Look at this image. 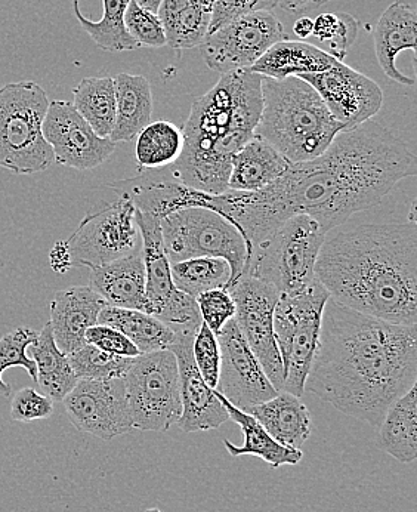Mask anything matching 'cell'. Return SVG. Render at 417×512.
<instances>
[{
  "label": "cell",
  "instance_id": "obj_28",
  "mask_svg": "<svg viewBox=\"0 0 417 512\" xmlns=\"http://www.w3.org/2000/svg\"><path fill=\"white\" fill-rule=\"evenodd\" d=\"M216 0H163L159 15L166 45L176 51L196 48L205 42Z\"/></svg>",
  "mask_w": 417,
  "mask_h": 512
},
{
  "label": "cell",
  "instance_id": "obj_16",
  "mask_svg": "<svg viewBox=\"0 0 417 512\" xmlns=\"http://www.w3.org/2000/svg\"><path fill=\"white\" fill-rule=\"evenodd\" d=\"M42 132L54 153V163L77 171L98 168L116 151L117 144L98 137L69 101L49 103Z\"/></svg>",
  "mask_w": 417,
  "mask_h": 512
},
{
  "label": "cell",
  "instance_id": "obj_24",
  "mask_svg": "<svg viewBox=\"0 0 417 512\" xmlns=\"http://www.w3.org/2000/svg\"><path fill=\"white\" fill-rule=\"evenodd\" d=\"M135 218L141 233L142 259L145 267V296L150 304L151 316H156L160 308L178 292L171 274V262L163 245L159 218L141 214L135 209Z\"/></svg>",
  "mask_w": 417,
  "mask_h": 512
},
{
  "label": "cell",
  "instance_id": "obj_1",
  "mask_svg": "<svg viewBox=\"0 0 417 512\" xmlns=\"http://www.w3.org/2000/svg\"><path fill=\"white\" fill-rule=\"evenodd\" d=\"M416 174V154L406 141L369 120L342 131L321 156L293 163L264 190L208 194L203 208L236 225L250 256L253 246L289 218L308 215L329 233Z\"/></svg>",
  "mask_w": 417,
  "mask_h": 512
},
{
  "label": "cell",
  "instance_id": "obj_38",
  "mask_svg": "<svg viewBox=\"0 0 417 512\" xmlns=\"http://www.w3.org/2000/svg\"><path fill=\"white\" fill-rule=\"evenodd\" d=\"M39 332L21 326L0 338V394L3 397H11V387L2 379L3 372L9 367H23L27 370L30 378L37 381L36 363L27 354L30 345L35 344Z\"/></svg>",
  "mask_w": 417,
  "mask_h": 512
},
{
  "label": "cell",
  "instance_id": "obj_30",
  "mask_svg": "<svg viewBox=\"0 0 417 512\" xmlns=\"http://www.w3.org/2000/svg\"><path fill=\"white\" fill-rule=\"evenodd\" d=\"M416 385L391 404L379 425L378 446L401 464L417 458Z\"/></svg>",
  "mask_w": 417,
  "mask_h": 512
},
{
  "label": "cell",
  "instance_id": "obj_17",
  "mask_svg": "<svg viewBox=\"0 0 417 512\" xmlns=\"http://www.w3.org/2000/svg\"><path fill=\"white\" fill-rule=\"evenodd\" d=\"M216 338L221 348V370L216 391L221 396L246 412L250 407L268 402L280 393L265 375L236 320L225 323Z\"/></svg>",
  "mask_w": 417,
  "mask_h": 512
},
{
  "label": "cell",
  "instance_id": "obj_11",
  "mask_svg": "<svg viewBox=\"0 0 417 512\" xmlns=\"http://www.w3.org/2000/svg\"><path fill=\"white\" fill-rule=\"evenodd\" d=\"M116 197L94 206L66 240L71 267L92 270L141 252L135 206L125 197Z\"/></svg>",
  "mask_w": 417,
  "mask_h": 512
},
{
  "label": "cell",
  "instance_id": "obj_13",
  "mask_svg": "<svg viewBox=\"0 0 417 512\" xmlns=\"http://www.w3.org/2000/svg\"><path fill=\"white\" fill-rule=\"evenodd\" d=\"M236 304V320L243 338L277 391H283L284 367L274 333V310L280 293L250 276L227 289Z\"/></svg>",
  "mask_w": 417,
  "mask_h": 512
},
{
  "label": "cell",
  "instance_id": "obj_26",
  "mask_svg": "<svg viewBox=\"0 0 417 512\" xmlns=\"http://www.w3.org/2000/svg\"><path fill=\"white\" fill-rule=\"evenodd\" d=\"M116 86V123L110 140L131 143L153 120V92L147 77L120 73L114 77Z\"/></svg>",
  "mask_w": 417,
  "mask_h": 512
},
{
  "label": "cell",
  "instance_id": "obj_25",
  "mask_svg": "<svg viewBox=\"0 0 417 512\" xmlns=\"http://www.w3.org/2000/svg\"><path fill=\"white\" fill-rule=\"evenodd\" d=\"M290 163L262 138L253 135L231 160L228 190L253 191L264 190L278 180L289 168Z\"/></svg>",
  "mask_w": 417,
  "mask_h": 512
},
{
  "label": "cell",
  "instance_id": "obj_36",
  "mask_svg": "<svg viewBox=\"0 0 417 512\" xmlns=\"http://www.w3.org/2000/svg\"><path fill=\"white\" fill-rule=\"evenodd\" d=\"M171 274L175 288L194 299L213 289H228L231 283L230 264L225 259L212 256L171 264Z\"/></svg>",
  "mask_w": 417,
  "mask_h": 512
},
{
  "label": "cell",
  "instance_id": "obj_20",
  "mask_svg": "<svg viewBox=\"0 0 417 512\" xmlns=\"http://www.w3.org/2000/svg\"><path fill=\"white\" fill-rule=\"evenodd\" d=\"M105 301L91 286H73L55 293L51 301V325L55 344L64 354L86 344V330L98 325Z\"/></svg>",
  "mask_w": 417,
  "mask_h": 512
},
{
  "label": "cell",
  "instance_id": "obj_4",
  "mask_svg": "<svg viewBox=\"0 0 417 512\" xmlns=\"http://www.w3.org/2000/svg\"><path fill=\"white\" fill-rule=\"evenodd\" d=\"M262 76L250 69L221 74L194 101L182 129L184 146L171 165L178 180L208 194L228 190L231 160L252 140L262 111Z\"/></svg>",
  "mask_w": 417,
  "mask_h": 512
},
{
  "label": "cell",
  "instance_id": "obj_19",
  "mask_svg": "<svg viewBox=\"0 0 417 512\" xmlns=\"http://www.w3.org/2000/svg\"><path fill=\"white\" fill-rule=\"evenodd\" d=\"M116 196L125 197L141 214L160 221L182 209L199 208L203 191L187 187L178 180L171 166L148 169L138 177L108 184Z\"/></svg>",
  "mask_w": 417,
  "mask_h": 512
},
{
  "label": "cell",
  "instance_id": "obj_15",
  "mask_svg": "<svg viewBox=\"0 0 417 512\" xmlns=\"http://www.w3.org/2000/svg\"><path fill=\"white\" fill-rule=\"evenodd\" d=\"M296 77L313 86L327 110L344 126L345 131L369 122L382 109L381 86L342 61H336L326 72Z\"/></svg>",
  "mask_w": 417,
  "mask_h": 512
},
{
  "label": "cell",
  "instance_id": "obj_10",
  "mask_svg": "<svg viewBox=\"0 0 417 512\" xmlns=\"http://www.w3.org/2000/svg\"><path fill=\"white\" fill-rule=\"evenodd\" d=\"M134 430L166 433L182 413L178 362L171 350L141 354L125 375Z\"/></svg>",
  "mask_w": 417,
  "mask_h": 512
},
{
  "label": "cell",
  "instance_id": "obj_39",
  "mask_svg": "<svg viewBox=\"0 0 417 512\" xmlns=\"http://www.w3.org/2000/svg\"><path fill=\"white\" fill-rule=\"evenodd\" d=\"M313 35L321 42H330L333 57L342 61L357 39L358 21L345 12L321 14L314 20Z\"/></svg>",
  "mask_w": 417,
  "mask_h": 512
},
{
  "label": "cell",
  "instance_id": "obj_40",
  "mask_svg": "<svg viewBox=\"0 0 417 512\" xmlns=\"http://www.w3.org/2000/svg\"><path fill=\"white\" fill-rule=\"evenodd\" d=\"M125 27L139 48H162L166 45L165 29L159 15L142 8L135 0H131L126 8Z\"/></svg>",
  "mask_w": 417,
  "mask_h": 512
},
{
  "label": "cell",
  "instance_id": "obj_3",
  "mask_svg": "<svg viewBox=\"0 0 417 512\" xmlns=\"http://www.w3.org/2000/svg\"><path fill=\"white\" fill-rule=\"evenodd\" d=\"M364 224L326 237L315 277L339 304L395 325H417V220Z\"/></svg>",
  "mask_w": 417,
  "mask_h": 512
},
{
  "label": "cell",
  "instance_id": "obj_47",
  "mask_svg": "<svg viewBox=\"0 0 417 512\" xmlns=\"http://www.w3.org/2000/svg\"><path fill=\"white\" fill-rule=\"evenodd\" d=\"M330 0H278V5L289 14H305L326 5Z\"/></svg>",
  "mask_w": 417,
  "mask_h": 512
},
{
  "label": "cell",
  "instance_id": "obj_27",
  "mask_svg": "<svg viewBox=\"0 0 417 512\" xmlns=\"http://www.w3.org/2000/svg\"><path fill=\"white\" fill-rule=\"evenodd\" d=\"M336 61L338 58L311 43L287 39L271 46L250 70L264 77L283 80L301 74L326 72Z\"/></svg>",
  "mask_w": 417,
  "mask_h": 512
},
{
  "label": "cell",
  "instance_id": "obj_14",
  "mask_svg": "<svg viewBox=\"0 0 417 512\" xmlns=\"http://www.w3.org/2000/svg\"><path fill=\"white\" fill-rule=\"evenodd\" d=\"M63 403L71 424L80 433L110 441L134 430L125 378L79 379Z\"/></svg>",
  "mask_w": 417,
  "mask_h": 512
},
{
  "label": "cell",
  "instance_id": "obj_33",
  "mask_svg": "<svg viewBox=\"0 0 417 512\" xmlns=\"http://www.w3.org/2000/svg\"><path fill=\"white\" fill-rule=\"evenodd\" d=\"M73 107L101 138H110L116 123L114 77H85L73 88Z\"/></svg>",
  "mask_w": 417,
  "mask_h": 512
},
{
  "label": "cell",
  "instance_id": "obj_46",
  "mask_svg": "<svg viewBox=\"0 0 417 512\" xmlns=\"http://www.w3.org/2000/svg\"><path fill=\"white\" fill-rule=\"evenodd\" d=\"M49 264L52 270L58 274L67 273L71 267V256L67 248L66 240L55 243L54 248L49 252Z\"/></svg>",
  "mask_w": 417,
  "mask_h": 512
},
{
  "label": "cell",
  "instance_id": "obj_48",
  "mask_svg": "<svg viewBox=\"0 0 417 512\" xmlns=\"http://www.w3.org/2000/svg\"><path fill=\"white\" fill-rule=\"evenodd\" d=\"M313 30L314 20H311L310 17L299 18V20H296V23L293 24V35L301 40L308 39V37L313 35Z\"/></svg>",
  "mask_w": 417,
  "mask_h": 512
},
{
  "label": "cell",
  "instance_id": "obj_23",
  "mask_svg": "<svg viewBox=\"0 0 417 512\" xmlns=\"http://www.w3.org/2000/svg\"><path fill=\"white\" fill-rule=\"evenodd\" d=\"M267 433L283 446L301 449L313 433L310 410L301 397L280 391L268 402L256 404L246 410Z\"/></svg>",
  "mask_w": 417,
  "mask_h": 512
},
{
  "label": "cell",
  "instance_id": "obj_50",
  "mask_svg": "<svg viewBox=\"0 0 417 512\" xmlns=\"http://www.w3.org/2000/svg\"><path fill=\"white\" fill-rule=\"evenodd\" d=\"M144 512H162L159 510V508H148V510H145Z\"/></svg>",
  "mask_w": 417,
  "mask_h": 512
},
{
  "label": "cell",
  "instance_id": "obj_7",
  "mask_svg": "<svg viewBox=\"0 0 417 512\" xmlns=\"http://www.w3.org/2000/svg\"><path fill=\"white\" fill-rule=\"evenodd\" d=\"M49 103L45 89L33 80L0 88V168L15 175L51 168L54 153L42 132Z\"/></svg>",
  "mask_w": 417,
  "mask_h": 512
},
{
  "label": "cell",
  "instance_id": "obj_29",
  "mask_svg": "<svg viewBox=\"0 0 417 512\" xmlns=\"http://www.w3.org/2000/svg\"><path fill=\"white\" fill-rule=\"evenodd\" d=\"M216 396L227 410L230 419H233L243 431L244 443L242 446H236L230 440L224 439L225 449L233 458H240L244 455L255 456V458L267 462L274 470H278L283 465H296L302 461L304 453L301 449H293V447L278 443L250 413L233 406L218 391H216Z\"/></svg>",
  "mask_w": 417,
  "mask_h": 512
},
{
  "label": "cell",
  "instance_id": "obj_35",
  "mask_svg": "<svg viewBox=\"0 0 417 512\" xmlns=\"http://www.w3.org/2000/svg\"><path fill=\"white\" fill-rule=\"evenodd\" d=\"M135 157L139 169H162L174 165L184 146L182 131L174 123L151 122L139 132Z\"/></svg>",
  "mask_w": 417,
  "mask_h": 512
},
{
  "label": "cell",
  "instance_id": "obj_41",
  "mask_svg": "<svg viewBox=\"0 0 417 512\" xmlns=\"http://www.w3.org/2000/svg\"><path fill=\"white\" fill-rule=\"evenodd\" d=\"M193 357L200 375L212 390H216L221 370V348L218 338L202 323L193 341Z\"/></svg>",
  "mask_w": 417,
  "mask_h": 512
},
{
  "label": "cell",
  "instance_id": "obj_43",
  "mask_svg": "<svg viewBox=\"0 0 417 512\" xmlns=\"http://www.w3.org/2000/svg\"><path fill=\"white\" fill-rule=\"evenodd\" d=\"M54 413V400L46 394L39 393L36 388L26 387L18 390L12 397L11 418L23 424L45 421Z\"/></svg>",
  "mask_w": 417,
  "mask_h": 512
},
{
  "label": "cell",
  "instance_id": "obj_21",
  "mask_svg": "<svg viewBox=\"0 0 417 512\" xmlns=\"http://www.w3.org/2000/svg\"><path fill=\"white\" fill-rule=\"evenodd\" d=\"M416 36L417 0H395L383 12L373 30L379 66L389 79L400 85H415L413 77L398 70L397 57L403 51H412L416 57Z\"/></svg>",
  "mask_w": 417,
  "mask_h": 512
},
{
  "label": "cell",
  "instance_id": "obj_9",
  "mask_svg": "<svg viewBox=\"0 0 417 512\" xmlns=\"http://www.w3.org/2000/svg\"><path fill=\"white\" fill-rule=\"evenodd\" d=\"M160 230L171 264L212 256L230 264V286L243 276L249 259L246 242L236 225L222 215L205 208L182 209L163 218Z\"/></svg>",
  "mask_w": 417,
  "mask_h": 512
},
{
  "label": "cell",
  "instance_id": "obj_6",
  "mask_svg": "<svg viewBox=\"0 0 417 512\" xmlns=\"http://www.w3.org/2000/svg\"><path fill=\"white\" fill-rule=\"evenodd\" d=\"M326 237L308 215L289 218L253 246L243 276L273 286L280 295H298L317 280L315 264Z\"/></svg>",
  "mask_w": 417,
  "mask_h": 512
},
{
  "label": "cell",
  "instance_id": "obj_5",
  "mask_svg": "<svg viewBox=\"0 0 417 512\" xmlns=\"http://www.w3.org/2000/svg\"><path fill=\"white\" fill-rule=\"evenodd\" d=\"M261 88L262 111L255 135L276 148L290 165L321 156L345 131L305 80L262 76Z\"/></svg>",
  "mask_w": 417,
  "mask_h": 512
},
{
  "label": "cell",
  "instance_id": "obj_45",
  "mask_svg": "<svg viewBox=\"0 0 417 512\" xmlns=\"http://www.w3.org/2000/svg\"><path fill=\"white\" fill-rule=\"evenodd\" d=\"M278 0H216L209 33L215 32L233 18L255 11H273Z\"/></svg>",
  "mask_w": 417,
  "mask_h": 512
},
{
  "label": "cell",
  "instance_id": "obj_12",
  "mask_svg": "<svg viewBox=\"0 0 417 512\" xmlns=\"http://www.w3.org/2000/svg\"><path fill=\"white\" fill-rule=\"evenodd\" d=\"M289 39L271 11L240 15L209 33L202 48L203 61L219 74L252 69L253 64L278 42Z\"/></svg>",
  "mask_w": 417,
  "mask_h": 512
},
{
  "label": "cell",
  "instance_id": "obj_49",
  "mask_svg": "<svg viewBox=\"0 0 417 512\" xmlns=\"http://www.w3.org/2000/svg\"><path fill=\"white\" fill-rule=\"evenodd\" d=\"M135 2H137L139 6H142V8L148 9V11L151 12H156L157 14L160 3H162L163 0H135Z\"/></svg>",
  "mask_w": 417,
  "mask_h": 512
},
{
  "label": "cell",
  "instance_id": "obj_18",
  "mask_svg": "<svg viewBox=\"0 0 417 512\" xmlns=\"http://www.w3.org/2000/svg\"><path fill=\"white\" fill-rule=\"evenodd\" d=\"M194 336H176L174 344L169 348L178 362L182 404V413L176 424L185 434L216 430L230 419L216 391L206 384L194 363Z\"/></svg>",
  "mask_w": 417,
  "mask_h": 512
},
{
  "label": "cell",
  "instance_id": "obj_8",
  "mask_svg": "<svg viewBox=\"0 0 417 512\" xmlns=\"http://www.w3.org/2000/svg\"><path fill=\"white\" fill-rule=\"evenodd\" d=\"M330 295L318 280L298 295H280L274 333L284 367L283 391L301 397L318 347L321 319Z\"/></svg>",
  "mask_w": 417,
  "mask_h": 512
},
{
  "label": "cell",
  "instance_id": "obj_37",
  "mask_svg": "<svg viewBox=\"0 0 417 512\" xmlns=\"http://www.w3.org/2000/svg\"><path fill=\"white\" fill-rule=\"evenodd\" d=\"M134 360L135 357L105 353L91 344H85L69 354L71 369L79 379L125 378Z\"/></svg>",
  "mask_w": 417,
  "mask_h": 512
},
{
  "label": "cell",
  "instance_id": "obj_42",
  "mask_svg": "<svg viewBox=\"0 0 417 512\" xmlns=\"http://www.w3.org/2000/svg\"><path fill=\"white\" fill-rule=\"evenodd\" d=\"M196 301L203 323L215 335L221 332L225 323L230 322L236 316V304L227 289L203 292L202 295L197 296Z\"/></svg>",
  "mask_w": 417,
  "mask_h": 512
},
{
  "label": "cell",
  "instance_id": "obj_31",
  "mask_svg": "<svg viewBox=\"0 0 417 512\" xmlns=\"http://www.w3.org/2000/svg\"><path fill=\"white\" fill-rule=\"evenodd\" d=\"M98 325L110 326L122 332L139 354L169 350L175 342V333L151 314L128 308L105 305L98 316Z\"/></svg>",
  "mask_w": 417,
  "mask_h": 512
},
{
  "label": "cell",
  "instance_id": "obj_44",
  "mask_svg": "<svg viewBox=\"0 0 417 512\" xmlns=\"http://www.w3.org/2000/svg\"><path fill=\"white\" fill-rule=\"evenodd\" d=\"M86 344L94 345L105 353L122 357H138V348L119 330L110 326L95 325L86 330Z\"/></svg>",
  "mask_w": 417,
  "mask_h": 512
},
{
  "label": "cell",
  "instance_id": "obj_34",
  "mask_svg": "<svg viewBox=\"0 0 417 512\" xmlns=\"http://www.w3.org/2000/svg\"><path fill=\"white\" fill-rule=\"evenodd\" d=\"M131 0H103L104 14L100 21H91L80 11L79 0H73L74 17L98 48L107 52L135 51L139 46L125 27V12Z\"/></svg>",
  "mask_w": 417,
  "mask_h": 512
},
{
  "label": "cell",
  "instance_id": "obj_32",
  "mask_svg": "<svg viewBox=\"0 0 417 512\" xmlns=\"http://www.w3.org/2000/svg\"><path fill=\"white\" fill-rule=\"evenodd\" d=\"M29 350L36 363L37 384L49 399L63 402L64 397L76 387L79 378L71 369L69 356L55 344L49 322L40 330L37 341L30 345Z\"/></svg>",
  "mask_w": 417,
  "mask_h": 512
},
{
  "label": "cell",
  "instance_id": "obj_2",
  "mask_svg": "<svg viewBox=\"0 0 417 512\" xmlns=\"http://www.w3.org/2000/svg\"><path fill=\"white\" fill-rule=\"evenodd\" d=\"M416 378V326L383 322L329 298L305 390L379 428Z\"/></svg>",
  "mask_w": 417,
  "mask_h": 512
},
{
  "label": "cell",
  "instance_id": "obj_22",
  "mask_svg": "<svg viewBox=\"0 0 417 512\" xmlns=\"http://www.w3.org/2000/svg\"><path fill=\"white\" fill-rule=\"evenodd\" d=\"M89 286L105 304L150 314L145 296V267L142 252L92 268Z\"/></svg>",
  "mask_w": 417,
  "mask_h": 512
}]
</instances>
